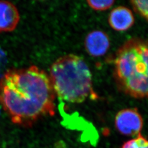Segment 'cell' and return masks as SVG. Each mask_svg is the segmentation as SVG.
Listing matches in <instances>:
<instances>
[{
	"mask_svg": "<svg viewBox=\"0 0 148 148\" xmlns=\"http://www.w3.org/2000/svg\"><path fill=\"white\" fill-rule=\"evenodd\" d=\"M87 3L90 7L95 11H106L111 7L115 3L114 0H100V1H92L88 0Z\"/></svg>",
	"mask_w": 148,
	"mask_h": 148,
	"instance_id": "9c48e42d",
	"label": "cell"
},
{
	"mask_svg": "<svg viewBox=\"0 0 148 148\" xmlns=\"http://www.w3.org/2000/svg\"><path fill=\"white\" fill-rule=\"evenodd\" d=\"M134 18L128 8L119 6L111 11L109 16L110 27L117 32H125L132 27Z\"/></svg>",
	"mask_w": 148,
	"mask_h": 148,
	"instance_id": "52a82bcc",
	"label": "cell"
},
{
	"mask_svg": "<svg viewBox=\"0 0 148 148\" xmlns=\"http://www.w3.org/2000/svg\"><path fill=\"white\" fill-rule=\"evenodd\" d=\"M115 125L117 130L122 134L135 137L140 134L143 126V118L137 109H125L117 114Z\"/></svg>",
	"mask_w": 148,
	"mask_h": 148,
	"instance_id": "277c9868",
	"label": "cell"
},
{
	"mask_svg": "<svg viewBox=\"0 0 148 148\" xmlns=\"http://www.w3.org/2000/svg\"><path fill=\"white\" fill-rule=\"evenodd\" d=\"M121 148H148V140L140 134L125 142Z\"/></svg>",
	"mask_w": 148,
	"mask_h": 148,
	"instance_id": "ba28073f",
	"label": "cell"
},
{
	"mask_svg": "<svg viewBox=\"0 0 148 148\" xmlns=\"http://www.w3.org/2000/svg\"><path fill=\"white\" fill-rule=\"evenodd\" d=\"M131 3L133 7L138 14L143 17L147 21L148 18V1H131Z\"/></svg>",
	"mask_w": 148,
	"mask_h": 148,
	"instance_id": "30bf717a",
	"label": "cell"
},
{
	"mask_svg": "<svg viewBox=\"0 0 148 148\" xmlns=\"http://www.w3.org/2000/svg\"><path fill=\"white\" fill-rule=\"evenodd\" d=\"M0 111H1V110H0Z\"/></svg>",
	"mask_w": 148,
	"mask_h": 148,
	"instance_id": "7c38bea8",
	"label": "cell"
},
{
	"mask_svg": "<svg viewBox=\"0 0 148 148\" xmlns=\"http://www.w3.org/2000/svg\"><path fill=\"white\" fill-rule=\"evenodd\" d=\"M110 44L108 35L100 30L90 32L85 38L86 49L90 56L94 57L104 55L110 47Z\"/></svg>",
	"mask_w": 148,
	"mask_h": 148,
	"instance_id": "5b68a950",
	"label": "cell"
},
{
	"mask_svg": "<svg viewBox=\"0 0 148 148\" xmlns=\"http://www.w3.org/2000/svg\"><path fill=\"white\" fill-rule=\"evenodd\" d=\"M7 58L5 51L0 47V79L7 71Z\"/></svg>",
	"mask_w": 148,
	"mask_h": 148,
	"instance_id": "8fae6325",
	"label": "cell"
},
{
	"mask_svg": "<svg viewBox=\"0 0 148 148\" xmlns=\"http://www.w3.org/2000/svg\"><path fill=\"white\" fill-rule=\"evenodd\" d=\"M49 77L56 95L62 101L81 103L93 93L90 68L78 56L68 54L58 59L51 67Z\"/></svg>",
	"mask_w": 148,
	"mask_h": 148,
	"instance_id": "3957f363",
	"label": "cell"
},
{
	"mask_svg": "<svg viewBox=\"0 0 148 148\" xmlns=\"http://www.w3.org/2000/svg\"><path fill=\"white\" fill-rule=\"evenodd\" d=\"M56 94L48 75L36 66L7 70L0 79V104L12 122L30 126L55 114Z\"/></svg>",
	"mask_w": 148,
	"mask_h": 148,
	"instance_id": "6da1fadb",
	"label": "cell"
},
{
	"mask_svg": "<svg viewBox=\"0 0 148 148\" xmlns=\"http://www.w3.org/2000/svg\"><path fill=\"white\" fill-rule=\"evenodd\" d=\"M147 42L139 38L127 41L117 52L114 76L122 91L142 99L148 96Z\"/></svg>",
	"mask_w": 148,
	"mask_h": 148,
	"instance_id": "7a4b0ae2",
	"label": "cell"
},
{
	"mask_svg": "<svg viewBox=\"0 0 148 148\" xmlns=\"http://www.w3.org/2000/svg\"><path fill=\"white\" fill-rule=\"evenodd\" d=\"M20 20L19 13L14 4L0 1V33L13 32Z\"/></svg>",
	"mask_w": 148,
	"mask_h": 148,
	"instance_id": "8992f818",
	"label": "cell"
}]
</instances>
